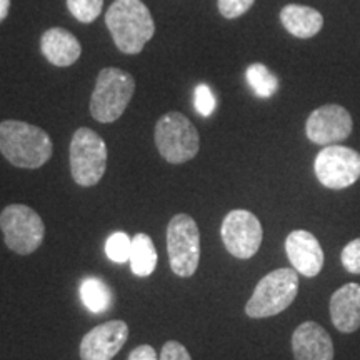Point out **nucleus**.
<instances>
[{"instance_id": "obj_3", "label": "nucleus", "mask_w": 360, "mask_h": 360, "mask_svg": "<svg viewBox=\"0 0 360 360\" xmlns=\"http://www.w3.org/2000/svg\"><path fill=\"white\" fill-rule=\"evenodd\" d=\"M135 92V80L129 72L105 67L98 72L96 89L90 98V114L101 124L119 120Z\"/></svg>"}, {"instance_id": "obj_15", "label": "nucleus", "mask_w": 360, "mask_h": 360, "mask_svg": "<svg viewBox=\"0 0 360 360\" xmlns=\"http://www.w3.org/2000/svg\"><path fill=\"white\" fill-rule=\"evenodd\" d=\"M330 319L335 328L352 334L360 328V283L349 282L330 297Z\"/></svg>"}, {"instance_id": "obj_26", "label": "nucleus", "mask_w": 360, "mask_h": 360, "mask_svg": "<svg viewBox=\"0 0 360 360\" xmlns=\"http://www.w3.org/2000/svg\"><path fill=\"white\" fill-rule=\"evenodd\" d=\"M159 360H192V357L188 354V350L180 342L169 340L162 347Z\"/></svg>"}, {"instance_id": "obj_4", "label": "nucleus", "mask_w": 360, "mask_h": 360, "mask_svg": "<svg viewBox=\"0 0 360 360\" xmlns=\"http://www.w3.org/2000/svg\"><path fill=\"white\" fill-rule=\"evenodd\" d=\"M299 292V272L294 269H277L267 274L255 287L245 305V314L252 319L272 317L287 310Z\"/></svg>"}, {"instance_id": "obj_19", "label": "nucleus", "mask_w": 360, "mask_h": 360, "mask_svg": "<svg viewBox=\"0 0 360 360\" xmlns=\"http://www.w3.org/2000/svg\"><path fill=\"white\" fill-rule=\"evenodd\" d=\"M80 299L92 312H107L112 305V290L101 278L87 277L80 283Z\"/></svg>"}, {"instance_id": "obj_14", "label": "nucleus", "mask_w": 360, "mask_h": 360, "mask_svg": "<svg viewBox=\"0 0 360 360\" xmlns=\"http://www.w3.org/2000/svg\"><path fill=\"white\" fill-rule=\"evenodd\" d=\"M295 360H334L330 335L317 322H304L292 334Z\"/></svg>"}, {"instance_id": "obj_2", "label": "nucleus", "mask_w": 360, "mask_h": 360, "mask_svg": "<svg viewBox=\"0 0 360 360\" xmlns=\"http://www.w3.org/2000/svg\"><path fill=\"white\" fill-rule=\"evenodd\" d=\"M52 141L37 125L22 120L0 122V152L12 165L20 169H40L52 157Z\"/></svg>"}, {"instance_id": "obj_22", "label": "nucleus", "mask_w": 360, "mask_h": 360, "mask_svg": "<svg viewBox=\"0 0 360 360\" xmlns=\"http://www.w3.org/2000/svg\"><path fill=\"white\" fill-rule=\"evenodd\" d=\"M130 247H132V238L125 232H115L107 238L105 254L114 262L124 264L130 257Z\"/></svg>"}, {"instance_id": "obj_17", "label": "nucleus", "mask_w": 360, "mask_h": 360, "mask_svg": "<svg viewBox=\"0 0 360 360\" xmlns=\"http://www.w3.org/2000/svg\"><path fill=\"white\" fill-rule=\"evenodd\" d=\"M283 29L297 39H310L317 35L323 27V17L312 7L289 4L281 11Z\"/></svg>"}, {"instance_id": "obj_21", "label": "nucleus", "mask_w": 360, "mask_h": 360, "mask_svg": "<svg viewBox=\"0 0 360 360\" xmlns=\"http://www.w3.org/2000/svg\"><path fill=\"white\" fill-rule=\"evenodd\" d=\"M103 0H67V8L82 24H90L102 13Z\"/></svg>"}, {"instance_id": "obj_25", "label": "nucleus", "mask_w": 360, "mask_h": 360, "mask_svg": "<svg viewBox=\"0 0 360 360\" xmlns=\"http://www.w3.org/2000/svg\"><path fill=\"white\" fill-rule=\"evenodd\" d=\"M340 260L345 270H349L350 274H360V237L349 242L342 249Z\"/></svg>"}, {"instance_id": "obj_28", "label": "nucleus", "mask_w": 360, "mask_h": 360, "mask_svg": "<svg viewBox=\"0 0 360 360\" xmlns=\"http://www.w3.org/2000/svg\"><path fill=\"white\" fill-rule=\"evenodd\" d=\"M8 11H11V0H0V22L6 20Z\"/></svg>"}, {"instance_id": "obj_10", "label": "nucleus", "mask_w": 360, "mask_h": 360, "mask_svg": "<svg viewBox=\"0 0 360 360\" xmlns=\"http://www.w3.org/2000/svg\"><path fill=\"white\" fill-rule=\"evenodd\" d=\"M222 242L232 257L250 259L262 244L264 231L260 220L249 210H232L225 215L220 227Z\"/></svg>"}, {"instance_id": "obj_12", "label": "nucleus", "mask_w": 360, "mask_h": 360, "mask_svg": "<svg viewBox=\"0 0 360 360\" xmlns=\"http://www.w3.org/2000/svg\"><path fill=\"white\" fill-rule=\"evenodd\" d=\"M129 339V326L124 321H109L94 327L80 342L82 360H112Z\"/></svg>"}, {"instance_id": "obj_16", "label": "nucleus", "mask_w": 360, "mask_h": 360, "mask_svg": "<svg viewBox=\"0 0 360 360\" xmlns=\"http://www.w3.org/2000/svg\"><path fill=\"white\" fill-rule=\"evenodd\" d=\"M42 56L56 67H70L79 60L82 53V45L69 30L62 27H52L45 30L40 39Z\"/></svg>"}, {"instance_id": "obj_8", "label": "nucleus", "mask_w": 360, "mask_h": 360, "mask_svg": "<svg viewBox=\"0 0 360 360\" xmlns=\"http://www.w3.org/2000/svg\"><path fill=\"white\" fill-rule=\"evenodd\" d=\"M170 269L179 277H192L200 262V232L187 214L174 215L167 227Z\"/></svg>"}, {"instance_id": "obj_20", "label": "nucleus", "mask_w": 360, "mask_h": 360, "mask_svg": "<svg viewBox=\"0 0 360 360\" xmlns=\"http://www.w3.org/2000/svg\"><path fill=\"white\" fill-rule=\"evenodd\" d=\"M245 77L249 87L260 98H270L278 90V79L264 64H252L247 67Z\"/></svg>"}, {"instance_id": "obj_27", "label": "nucleus", "mask_w": 360, "mask_h": 360, "mask_svg": "<svg viewBox=\"0 0 360 360\" xmlns=\"http://www.w3.org/2000/svg\"><path fill=\"white\" fill-rule=\"evenodd\" d=\"M127 360H159V357H157L155 349L152 347V345L143 344L135 347L132 352H130Z\"/></svg>"}, {"instance_id": "obj_13", "label": "nucleus", "mask_w": 360, "mask_h": 360, "mask_svg": "<svg viewBox=\"0 0 360 360\" xmlns=\"http://www.w3.org/2000/svg\"><path fill=\"white\" fill-rule=\"evenodd\" d=\"M285 254L297 272L315 277L323 267V250L309 231H292L285 238Z\"/></svg>"}, {"instance_id": "obj_23", "label": "nucleus", "mask_w": 360, "mask_h": 360, "mask_svg": "<svg viewBox=\"0 0 360 360\" xmlns=\"http://www.w3.org/2000/svg\"><path fill=\"white\" fill-rule=\"evenodd\" d=\"M193 105H195V110L199 112L202 117H210L214 114L215 107H217V101H215L212 89H210L209 85H197L195 92H193Z\"/></svg>"}, {"instance_id": "obj_24", "label": "nucleus", "mask_w": 360, "mask_h": 360, "mask_svg": "<svg viewBox=\"0 0 360 360\" xmlns=\"http://www.w3.org/2000/svg\"><path fill=\"white\" fill-rule=\"evenodd\" d=\"M255 0H217L220 15L225 19H238L254 6Z\"/></svg>"}, {"instance_id": "obj_1", "label": "nucleus", "mask_w": 360, "mask_h": 360, "mask_svg": "<svg viewBox=\"0 0 360 360\" xmlns=\"http://www.w3.org/2000/svg\"><path fill=\"white\" fill-rule=\"evenodd\" d=\"M105 25L115 47L137 56L155 34V22L142 0H114L105 13Z\"/></svg>"}, {"instance_id": "obj_11", "label": "nucleus", "mask_w": 360, "mask_h": 360, "mask_svg": "<svg viewBox=\"0 0 360 360\" xmlns=\"http://www.w3.org/2000/svg\"><path fill=\"white\" fill-rule=\"evenodd\" d=\"M352 117L337 103H328L315 109L305 122V135L317 146L339 143L352 134Z\"/></svg>"}, {"instance_id": "obj_5", "label": "nucleus", "mask_w": 360, "mask_h": 360, "mask_svg": "<svg viewBox=\"0 0 360 360\" xmlns=\"http://www.w3.org/2000/svg\"><path fill=\"white\" fill-rule=\"evenodd\" d=\"M154 139L160 155L169 164H186L199 154V132L180 112H169L157 120Z\"/></svg>"}, {"instance_id": "obj_9", "label": "nucleus", "mask_w": 360, "mask_h": 360, "mask_svg": "<svg viewBox=\"0 0 360 360\" xmlns=\"http://www.w3.org/2000/svg\"><path fill=\"white\" fill-rule=\"evenodd\" d=\"M314 170L323 187L344 191L360 179V154L339 143L326 146L315 157Z\"/></svg>"}, {"instance_id": "obj_6", "label": "nucleus", "mask_w": 360, "mask_h": 360, "mask_svg": "<svg viewBox=\"0 0 360 360\" xmlns=\"http://www.w3.org/2000/svg\"><path fill=\"white\" fill-rule=\"evenodd\" d=\"M107 169V146L96 130L80 127L70 141V174L80 187L98 184Z\"/></svg>"}, {"instance_id": "obj_18", "label": "nucleus", "mask_w": 360, "mask_h": 360, "mask_svg": "<svg viewBox=\"0 0 360 360\" xmlns=\"http://www.w3.org/2000/svg\"><path fill=\"white\" fill-rule=\"evenodd\" d=\"M157 250L152 238L147 233H137L132 237V247H130V269L135 276L148 277L157 267Z\"/></svg>"}, {"instance_id": "obj_7", "label": "nucleus", "mask_w": 360, "mask_h": 360, "mask_svg": "<svg viewBox=\"0 0 360 360\" xmlns=\"http://www.w3.org/2000/svg\"><path fill=\"white\" fill-rule=\"evenodd\" d=\"M0 231L6 245L19 255L32 254L42 245L45 225L40 215L24 204L7 205L0 214Z\"/></svg>"}]
</instances>
